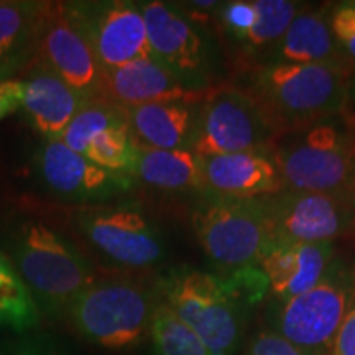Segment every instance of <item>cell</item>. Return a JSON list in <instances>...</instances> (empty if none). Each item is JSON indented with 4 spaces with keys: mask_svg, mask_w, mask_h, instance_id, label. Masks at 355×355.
Wrapping results in <instances>:
<instances>
[{
    "mask_svg": "<svg viewBox=\"0 0 355 355\" xmlns=\"http://www.w3.org/2000/svg\"><path fill=\"white\" fill-rule=\"evenodd\" d=\"M199 245L222 277L259 268L268 245L261 198L230 199L206 194L191 214Z\"/></svg>",
    "mask_w": 355,
    "mask_h": 355,
    "instance_id": "7",
    "label": "cell"
},
{
    "mask_svg": "<svg viewBox=\"0 0 355 355\" xmlns=\"http://www.w3.org/2000/svg\"><path fill=\"white\" fill-rule=\"evenodd\" d=\"M245 355H306L295 345L278 336L277 332L266 329L259 332L250 343Z\"/></svg>",
    "mask_w": 355,
    "mask_h": 355,
    "instance_id": "30",
    "label": "cell"
},
{
    "mask_svg": "<svg viewBox=\"0 0 355 355\" xmlns=\"http://www.w3.org/2000/svg\"><path fill=\"white\" fill-rule=\"evenodd\" d=\"M261 201L268 243L334 242L355 224V204L349 196L283 189Z\"/></svg>",
    "mask_w": 355,
    "mask_h": 355,
    "instance_id": "12",
    "label": "cell"
},
{
    "mask_svg": "<svg viewBox=\"0 0 355 355\" xmlns=\"http://www.w3.org/2000/svg\"><path fill=\"white\" fill-rule=\"evenodd\" d=\"M25 94L21 112L43 140H61L87 99L56 76L51 69L33 61L24 73Z\"/></svg>",
    "mask_w": 355,
    "mask_h": 355,
    "instance_id": "19",
    "label": "cell"
},
{
    "mask_svg": "<svg viewBox=\"0 0 355 355\" xmlns=\"http://www.w3.org/2000/svg\"><path fill=\"white\" fill-rule=\"evenodd\" d=\"M69 220L101 255L123 268H152L165 260L162 232L137 204L76 206Z\"/></svg>",
    "mask_w": 355,
    "mask_h": 355,
    "instance_id": "8",
    "label": "cell"
},
{
    "mask_svg": "<svg viewBox=\"0 0 355 355\" xmlns=\"http://www.w3.org/2000/svg\"><path fill=\"white\" fill-rule=\"evenodd\" d=\"M130 176L166 193H204L202 158L191 150H157L137 145Z\"/></svg>",
    "mask_w": 355,
    "mask_h": 355,
    "instance_id": "23",
    "label": "cell"
},
{
    "mask_svg": "<svg viewBox=\"0 0 355 355\" xmlns=\"http://www.w3.org/2000/svg\"><path fill=\"white\" fill-rule=\"evenodd\" d=\"M69 19L86 38L102 73L153 58L140 6L130 0L63 2Z\"/></svg>",
    "mask_w": 355,
    "mask_h": 355,
    "instance_id": "11",
    "label": "cell"
},
{
    "mask_svg": "<svg viewBox=\"0 0 355 355\" xmlns=\"http://www.w3.org/2000/svg\"><path fill=\"white\" fill-rule=\"evenodd\" d=\"M204 194L259 199L283 191L278 166L268 152H245L202 158Z\"/></svg>",
    "mask_w": 355,
    "mask_h": 355,
    "instance_id": "18",
    "label": "cell"
},
{
    "mask_svg": "<svg viewBox=\"0 0 355 355\" xmlns=\"http://www.w3.org/2000/svg\"><path fill=\"white\" fill-rule=\"evenodd\" d=\"M329 355H355V298L337 331Z\"/></svg>",
    "mask_w": 355,
    "mask_h": 355,
    "instance_id": "32",
    "label": "cell"
},
{
    "mask_svg": "<svg viewBox=\"0 0 355 355\" xmlns=\"http://www.w3.org/2000/svg\"><path fill=\"white\" fill-rule=\"evenodd\" d=\"M158 300L201 337L212 355H232L243 334V304L235 283L219 273L176 266L159 278Z\"/></svg>",
    "mask_w": 355,
    "mask_h": 355,
    "instance_id": "4",
    "label": "cell"
},
{
    "mask_svg": "<svg viewBox=\"0 0 355 355\" xmlns=\"http://www.w3.org/2000/svg\"><path fill=\"white\" fill-rule=\"evenodd\" d=\"M35 170L44 189L78 206L105 204L135 188L133 178L94 165L61 140H43L35 155Z\"/></svg>",
    "mask_w": 355,
    "mask_h": 355,
    "instance_id": "13",
    "label": "cell"
},
{
    "mask_svg": "<svg viewBox=\"0 0 355 355\" xmlns=\"http://www.w3.org/2000/svg\"><path fill=\"white\" fill-rule=\"evenodd\" d=\"M148 336L152 355H212L201 337L159 300L155 306Z\"/></svg>",
    "mask_w": 355,
    "mask_h": 355,
    "instance_id": "26",
    "label": "cell"
},
{
    "mask_svg": "<svg viewBox=\"0 0 355 355\" xmlns=\"http://www.w3.org/2000/svg\"><path fill=\"white\" fill-rule=\"evenodd\" d=\"M232 74V84L257 105L273 137L343 112L352 78L337 63L252 64Z\"/></svg>",
    "mask_w": 355,
    "mask_h": 355,
    "instance_id": "1",
    "label": "cell"
},
{
    "mask_svg": "<svg viewBox=\"0 0 355 355\" xmlns=\"http://www.w3.org/2000/svg\"><path fill=\"white\" fill-rule=\"evenodd\" d=\"M273 132L257 105L232 83L216 84L198 105L191 152L201 158L266 152Z\"/></svg>",
    "mask_w": 355,
    "mask_h": 355,
    "instance_id": "9",
    "label": "cell"
},
{
    "mask_svg": "<svg viewBox=\"0 0 355 355\" xmlns=\"http://www.w3.org/2000/svg\"><path fill=\"white\" fill-rule=\"evenodd\" d=\"M25 86L19 78L0 81V122L8 115L19 112L24 102Z\"/></svg>",
    "mask_w": 355,
    "mask_h": 355,
    "instance_id": "31",
    "label": "cell"
},
{
    "mask_svg": "<svg viewBox=\"0 0 355 355\" xmlns=\"http://www.w3.org/2000/svg\"><path fill=\"white\" fill-rule=\"evenodd\" d=\"M329 8L331 3H324L322 7L306 3L283 37L257 64H343L331 32Z\"/></svg>",
    "mask_w": 355,
    "mask_h": 355,
    "instance_id": "21",
    "label": "cell"
},
{
    "mask_svg": "<svg viewBox=\"0 0 355 355\" xmlns=\"http://www.w3.org/2000/svg\"><path fill=\"white\" fill-rule=\"evenodd\" d=\"M199 104L157 102L121 107L132 139L139 146L157 150H191Z\"/></svg>",
    "mask_w": 355,
    "mask_h": 355,
    "instance_id": "22",
    "label": "cell"
},
{
    "mask_svg": "<svg viewBox=\"0 0 355 355\" xmlns=\"http://www.w3.org/2000/svg\"><path fill=\"white\" fill-rule=\"evenodd\" d=\"M7 255L38 311L48 318L64 316L71 303L96 282L92 263L83 252L43 222L17 225L8 239Z\"/></svg>",
    "mask_w": 355,
    "mask_h": 355,
    "instance_id": "3",
    "label": "cell"
},
{
    "mask_svg": "<svg viewBox=\"0 0 355 355\" xmlns=\"http://www.w3.org/2000/svg\"><path fill=\"white\" fill-rule=\"evenodd\" d=\"M35 61L51 69L84 99L96 101L99 96L102 71L63 2H51Z\"/></svg>",
    "mask_w": 355,
    "mask_h": 355,
    "instance_id": "15",
    "label": "cell"
},
{
    "mask_svg": "<svg viewBox=\"0 0 355 355\" xmlns=\"http://www.w3.org/2000/svg\"><path fill=\"white\" fill-rule=\"evenodd\" d=\"M206 92L186 89L155 58H140L121 68L104 71L101 76L99 96L117 107L157 104V102H186L201 104Z\"/></svg>",
    "mask_w": 355,
    "mask_h": 355,
    "instance_id": "16",
    "label": "cell"
},
{
    "mask_svg": "<svg viewBox=\"0 0 355 355\" xmlns=\"http://www.w3.org/2000/svg\"><path fill=\"white\" fill-rule=\"evenodd\" d=\"M6 355H71L63 345L43 332H25L6 345Z\"/></svg>",
    "mask_w": 355,
    "mask_h": 355,
    "instance_id": "29",
    "label": "cell"
},
{
    "mask_svg": "<svg viewBox=\"0 0 355 355\" xmlns=\"http://www.w3.org/2000/svg\"><path fill=\"white\" fill-rule=\"evenodd\" d=\"M61 141L94 165L130 176L137 144L132 139L125 114L117 105L89 101L71 121Z\"/></svg>",
    "mask_w": 355,
    "mask_h": 355,
    "instance_id": "14",
    "label": "cell"
},
{
    "mask_svg": "<svg viewBox=\"0 0 355 355\" xmlns=\"http://www.w3.org/2000/svg\"><path fill=\"white\" fill-rule=\"evenodd\" d=\"M329 25L340 63L355 73V0L331 3Z\"/></svg>",
    "mask_w": 355,
    "mask_h": 355,
    "instance_id": "28",
    "label": "cell"
},
{
    "mask_svg": "<svg viewBox=\"0 0 355 355\" xmlns=\"http://www.w3.org/2000/svg\"><path fill=\"white\" fill-rule=\"evenodd\" d=\"M304 7L295 0H255L257 21L234 48V69L260 63Z\"/></svg>",
    "mask_w": 355,
    "mask_h": 355,
    "instance_id": "24",
    "label": "cell"
},
{
    "mask_svg": "<svg viewBox=\"0 0 355 355\" xmlns=\"http://www.w3.org/2000/svg\"><path fill=\"white\" fill-rule=\"evenodd\" d=\"M344 112L349 115L350 119L355 122V73L352 74L349 81V91H347V101H345Z\"/></svg>",
    "mask_w": 355,
    "mask_h": 355,
    "instance_id": "33",
    "label": "cell"
},
{
    "mask_svg": "<svg viewBox=\"0 0 355 355\" xmlns=\"http://www.w3.org/2000/svg\"><path fill=\"white\" fill-rule=\"evenodd\" d=\"M40 311L17 273L12 260L0 250V326L25 334L37 329Z\"/></svg>",
    "mask_w": 355,
    "mask_h": 355,
    "instance_id": "25",
    "label": "cell"
},
{
    "mask_svg": "<svg viewBox=\"0 0 355 355\" xmlns=\"http://www.w3.org/2000/svg\"><path fill=\"white\" fill-rule=\"evenodd\" d=\"M51 2L0 0V81L24 74L37 58Z\"/></svg>",
    "mask_w": 355,
    "mask_h": 355,
    "instance_id": "20",
    "label": "cell"
},
{
    "mask_svg": "<svg viewBox=\"0 0 355 355\" xmlns=\"http://www.w3.org/2000/svg\"><path fill=\"white\" fill-rule=\"evenodd\" d=\"M158 296L132 278H105L91 283L66 311L71 329L102 349L137 347L150 332Z\"/></svg>",
    "mask_w": 355,
    "mask_h": 355,
    "instance_id": "5",
    "label": "cell"
},
{
    "mask_svg": "<svg viewBox=\"0 0 355 355\" xmlns=\"http://www.w3.org/2000/svg\"><path fill=\"white\" fill-rule=\"evenodd\" d=\"M355 298V265L334 257L311 290L270 308V331L306 355H329Z\"/></svg>",
    "mask_w": 355,
    "mask_h": 355,
    "instance_id": "6",
    "label": "cell"
},
{
    "mask_svg": "<svg viewBox=\"0 0 355 355\" xmlns=\"http://www.w3.org/2000/svg\"><path fill=\"white\" fill-rule=\"evenodd\" d=\"M336 257L334 242L268 243L259 268L275 303L303 295L324 277Z\"/></svg>",
    "mask_w": 355,
    "mask_h": 355,
    "instance_id": "17",
    "label": "cell"
},
{
    "mask_svg": "<svg viewBox=\"0 0 355 355\" xmlns=\"http://www.w3.org/2000/svg\"><path fill=\"white\" fill-rule=\"evenodd\" d=\"M257 21L255 0H232V2H220L212 24L217 32L227 40L230 48L237 46L245 38V35L254 28Z\"/></svg>",
    "mask_w": 355,
    "mask_h": 355,
    "instance_id": "27",
    "label": "cell"
},
{
    "mask_svg": "<svg viewBox=\"0 0 355 355\" xmlns=\"http://www.w3.org/2000/svg\"><path fill=\"white\" fill-rule=\"evenodd\" d=\"M347 196L350 198V201L355 204V171H354V176H352V181H350V186H349V194Z\"/></svg>",
    "mask_w": 355,
    "mask_h": 355,
    "instance_id": "34",
    "label": "cell"
},
{
    "mask_svg": "<svg viewBox=\"0 0 355 355\" xmlns=\"http://www.w3.org/2000/svg\"><path fill=\"white\" fill-rule=\"evenodd\" d=\"M148 32L152 55L189 91L206 92L216 86L211 44L196 24L173 3L139 2Z\"/></svg>",
    "mask_w": 355,
    "mask_h": 355,
    "instance_id": "10",
    "label": "cell"
},
{
    "mask_svg": "<svg viewBox=\"0 0 355 355\" xmlns=\"http://www.w3.org/2000/svg\"><path fill=\"white\" fill-rule=\"evenodd\" d=\"M283 189L347 196L355 171V122L337 112L277 133L266 148Z\"/></svg>",
    "mask_w": 355,
    "mask_h": 355,
    "instance_id": "2",
    "label": "cell"
}]
</instances>
